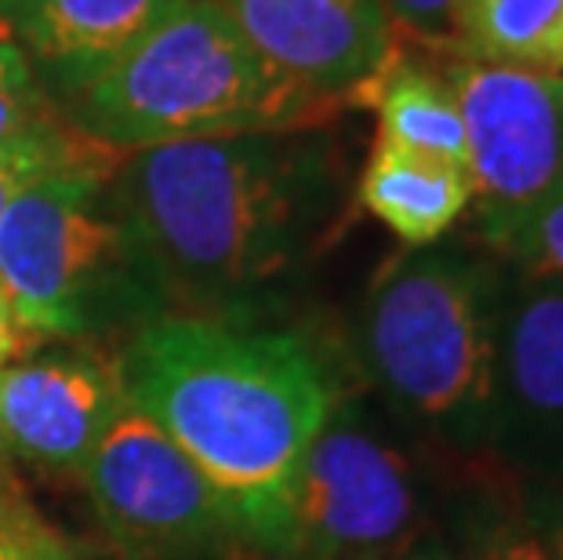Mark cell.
I'll return each mask as SVG.
<instances>
[{
	"mask_svg": "<svg viewBox=\"0 0 563 560\" xmlns=\"http://www.w3.org/2000/svg\"><path fill=\"white\" fill-rule=\"evenodd\" d=\"M113 208L142 281L194 309H230L317 244L334 168L309 131L167 142L128 153Z\"/></svg>",
	"mask_w": 563,
	"mask_h": 560,
	"instance_id": "1",
	"label": "cell"
},
{
	"mask_svg": "<svg viewBox=\"0 0 563 560\" xmlns=\"http://www.w3.org/2000/svg\"><path fill=\"white\" fill-rule=\"evenodd\" d=\"M117 375L124 400L214 484L236 528L273 550L295 473L339 404L313 345L291 331L161 317L131 339Z\"/></svg>",
	"mask_w": 563,
	"mask_h": 560,
	"instance_id": "2",
	"label": "cell"
},
{
	"mask_svg": "<svg viewBox=\"0 0 563 560\" xmlns=\"http://www.w3.org/2000/svg\"><path fill=\"white\" fill-rule=\"evenodd\" d=\"M63 121L110 150L306 131L339 106L277 74L219 0H186L110 63L47 88Z\"/></svg>",
	"mask_w": 563,
	"mask_h": 560,
	"instance_id": "3",
	"label": "cell"
},
{
	"mask_svg": "<svg viewBox=\"0 0 563 560\" xmlns=\"http://www.w3.org/2000/svg\"><path fill=\"white\" fill-rule=\"evenodd\" d=\"M512 273L459 248H411L371 284L361 361L407 426L487 455L498 328Z\"/></svg>",
	"mask_w": 563,
	"mask_h": 560,
	"instance_id": "4",
	"label": "cell"
},
{
	"mask_svg": "<svg viewBox=\"0 0 563 560\" xmlns=\"http://www.w3.org/2000/svg\"><path fill=\"white\" fill-rule=\"evenodd\" d=\"M113 172L91 164L41 175L0 216V284L33 342L80 339L128 281L142 288L124 226L102 205Z\"/></svg>",
	"mask_w": 563,
	"mask_h": 560,
	"instance_id": "5",
	"label": "cell"
},
{
	"mask_svg": "<svg viewBox=\"0 0 563 560\" xmlns=\"http://www.w3.org/2000/svg\"><path fill=\"white\" fill-rule=\"evenodd\" d=\"M422 531L415 466L353 408L334 404L295 473L273 550L287 560H378Z\"/></svg>",
	"mask_w": 563,
	"mask_h": 560,
	"instance_id": "6",
	"label": "cell"
},
{
	"mask_svg": "<svg viewBox=\"0 0 563 560\" xmlns=\"http://www.w3.org/2000/svg\"><path fill=\"white\" fill-rule=\"evenodd\" d=\"M470 146L476 237L520 216L563 178V74L437 52Z\"/></svg>",
	"mask_w": 563,
	"mask_h": 560,
	"instance_id": "7",
	"label": "cell"
},
{
	"mask_svg": "<svg viewBox=\"0 0 563 560\" xmlns=\"http://www.w3.org/2000/svg\"><path fill=\"white\" fill-rule=\"evenodd\" d=\"M80 473L102 528L135 557L197 553L236 524L197 462L128 400Z\"/></svg>",
	"mask_w": 563,
	"mask_h": 560,
	"instance_id": "8",
	"label": "cell"
},
{
	"mask_svg": "<svg viewBox=\"0 0 563 560\" xmlns=\"http://www.w3.org/2000/svg\"><path fill=\"white\" fill-rule=\"evenodd\" d=\"M487 455L523 484H563V277L509 281Z\"/></svg>",
	"mask_w": 563,
	"mask_h": 560,
	"instance_id": "9",
	"label": "cell"
},
{
	"mask_svg": "<svg viewBox=\"0 0 563 560\" xmlns=\"http://www.w3.org/2000/svg\"><path fill=\"white\" fill-rule=\"evenodd\" d=\"M266 63L334 106L361 102L397 55L382 0H219Z\"/></svg>",
	"mask_w": 563,
	"mask_h": 560,
	"instance_id": "10",
	"label": "cell"
},
{
	"mask_svg": "<svg viewBox=\"0 0 563 560\" xmlns=\"http://www.w3.org/2000/svg\"><path fill=\"white\" fill-rule=\"evenodd\" d=\"M124 400L121 375L88 353L30 356L0 367L8 448L44 470H84Z\"/></svg>",
	"mask_w": 563,
	"mask_h": 560,
	"instance_id": "11",
	"label": "cell"
},
{
	"mask_svg": "<svg viewBox=\"0 0 563 560\" xmlns=\"http://www.w3.org/2000/svg\"><path fill=\"white\" fill-rule=\"evenodd\" d=\"M178 4L186 0H0V19L44 88H58L110 63Z\"/></svg>",
	"mask_w": 563,
	"mask_h": 560,
	"instance_id": "12",
	"label": "cell"
},
{
	"mask_svg": "<svg viewBox=\"0 0 563 560\" xmlns=\"http://www.w3.org/2000/svg\"><path fill=\"white\" fill-rule=\"evenodd\" d=\"M361 205L407 248H429L473 208V178L451 161L378 139L361 175Z\"/></svg>",
	"mask_w": 563,
	"mask_h": 560,
	"instance_id": "13",
	"label": "cell"
},
{
	"mask_svg": "<svg viewBox=\"0 0 563 560\" xmlns=\"http://www.w3.org/2000/svg\"><path fill=\"white\" fill-rule=\"evenodd\" d=\"M361 102L375 106L382 142L451 161L470 172L465 124L440 69L393 55V63L371 80Z\"/></svg>",
	"mask_w": 563,
	"mask_h": 560,
	"instance_id": "14",
	"label": "cell"
},
{
	"mask_svg": "<svg viewBox=\"0 0 563 560\" xmlns=\"http://www.w3.org/2000/svg\"><path fill=\"white\" fill-rule=\"evenodd\" d=\"M0 153H33L58 168L117 164L110 146L84 139L63 121L33 58L4 37H0Z\"/></svg>",
	"mask_w": 563,
	"mask_h": 560,
	"instance_id": "15",
	"label": "cell"
},
{
	"mask_svg": "<svg viewBox=\"0 0 563 560\" xmlns=\"http://www.w3.org/2000/svg\"><path fill=\"white\" fill-rule=\"evenodd\" d=\"M451 52L527 74H563V0H459Z\"/></svg>",
	"mask_w": 563,
	"mask_h": 560,
	"instance_id": "16",
	"label": "cell"
},
{
	"mask_svg": "<svg viewBox=\"0 0 563 560\" xmlns=\"http://www.w3.org/2000/svg\"><path fill=\"white\" fill-rule=\"evenodd\" d=\"M490 255L523 277H563V178L520 216L481 233Z\"/></svg>",
	"mask_w": 563,
	"mask_h": 560,
	"instance_id": "17",
	"label": "cell"
},
{
	"mask_svg": "<svg viewBox=\"0 0 563 560\" xmlns=\"http://www.w3.org/2000/svg\"><path fill=\"white\" fill-rule=\"evenodd\" d=\"M454 553L459 560H553L538 531L527 524L517 492L512 498L487 495L462 520V546H454Z\"/></svg>",
	"mask_w": 563,
	"mask_h": 560,
	"instance_id": "18",
	"label": "cell"
},
{
	"mask_svg": "<svg viewBox=\"0 0 563 560\" xmlns=\"http://www.w3.org/2000/svg\"><path fill=\"white\" fill-rule=\"evenodd\" d=\"M0 560H77L66 539L33 514L15 487L0 492Z\"/></svg>",
	"mask_w": 563,
	"mask_h": 560,
	"instance_id": "19",
	"label": "cell"
},
{
	"mask_svg": "<svg viewBox=\"0 0 563 560\" xmlns=\"http://www.w3.org/2000/svg\"><path fill=\"white\" fill-rule=\"evenodd\" d=\"M397 30H411L429 52H451L459 0H382Z\"/></svg>",
	"mask_w": 563,
	"mask_h": 560,
	"instance_id": "20",
	"label": "cell"
},
{
	"mask_svg": "<svg viewBox=\"0 0 563 560\" xmlns=\"http://www.w3.org/2000/svg\"><path fill=\"white\" fill-rule=\"evenodd\" d=\"M517 503L527 524L538 531L553 560H563V492L556 484H523L517 487Z\"/></svg>",
	"mask_w": 563,
	"mask_h": 560,
	"instance_id": "21",
	"label": "cell"
},
{
	"mask_svg": "<svg viewBox=\"0 0 563 560\" xmlns=\"http://www.w3.org/2000/svg\"><path fill=\"white\" fill-rule=\"evenodd\" d=\"M106 168H113V164H106ZM52 172H63V168L44 157H33V153H0V216L8 211L19 189H26L30 183H37L41 175H52Z\"/></svg>",
	"mask_w": 563,
	"mask_h": 560,
	"instance_id": "22",
	"label": "cell"
},
{
	"mask_svg": "<svg viewBox=\"0 0 563 560\" xmlns=\"http://www.w3.org/2000/svg\"><path fill=\"white\" fill-rule=\"evenodd\" d=\"M30 345H37V342H33V339L26 336V331L19 328L15 309H11L4 284H0V367L15 364L19 356L30 350Z\"/></svg>",
	"mask_w": 563,
	"mask_h": 560,
	"instance_id": "23",
	"label": "cell"
},
{
	"mask_svg": "<svg viewBox=\"0 0 563 560\" xmlns=\"http://www.w3.org/2000/svg\"><path fill=\"white\" fill-rule=\"evenodd\" d=\"M378 560H459V553H454V546L443 542L440 535L422 531L418 539H411L407 546H400V550H393Z\"/></svg>",
	"mask_w": 563,
	"mask_h": 560,
	"instance_id": "24",
	"label": "cell"
},
{
	"mask_svg": "<svg viewBox=\"0 0 563 560\" xmlns=\"http://www.w3.org/2000/svg\"><path fill=\"white\" fill-rule=\"evenodd\" d=\"M8 455H11V448H8L4 426H0V492H4V487H11V481H8Z\"/></svg>",
	"mask_w": 563,
	"mask_h": 560,
	"instance_id": "25",
	"label": "cell"
},
{
	"mask_svg": "<svg viewBox=\"0 0 563 560\" xmlns=\"http://www.w3.org/2000/svg\"><path fill=\"white\" fill-rule=\"evenodd\" d=\"M0 37H4V41H15V37H11V30H8V22H4V19H0Z\"/></svg>",
	"mask_w": 563,
	"mask_h": 560,
	"instance_id": "26",
	"label": "cell"
}]
</instances>
